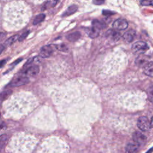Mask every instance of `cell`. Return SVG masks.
<instances>
[{
	"label": "cell",
	"mask_w": 153,
	"mask_h": 153,
	"mask_svg": "<svg viewBox=\"0 0 153 153\" xmlns=\"http://www.w3.org/2000/svg\"><path fill=\"white\" fill-rule=\"evenodd\" d=\"M29 82V80L26 76H17V77L14 79L11 83H10V86L11 87H18L25 85Z\"/></svg>",
	"instance_id": "3"
},
{
	"label": "cell",
	"mask_w": 153,
	"mask_h": 153,
	"mask_svg": "<svg viewBox=\"0 0 153 153\" xmlns=\"http://www.w3.org/2000/svg\"><path fill=\"white\" fill-rule=\"evenodd\" d=\"M11 93V90H7L3 92V93L0 94V103H1L2 101H3L4 99H6L9 96H10Z\"/></svg>",
	"instance_id": "19"
},
{
	"label": "cell",
	"mask_w": 153,
	"mask_h": 153,
	"mask_svg": "<svg viewBox=\"0 0 153 153\" xmlns=\"http://www.w3.org/2000/svg\"><path fill=\"white\" fill-rule=\"evenodd\" d=\"M139 145L136 142H129L127 144L125 148L126 152H136L138 151Z\"/></svg>",
	"instance_id": "10"
},
{
	"label": "cell",
	"mask_w": 153,
	"mask_h": 153,
	"mask_svg": "<svg viewBox=\"0 0 153 153\" xmlns=\"http://www.w3.org/2000/svg\"><path fill=\"white\" fill-rule=\"evenodd\" d=\"M128 22L125 19H119L115 21V22L113 23V28L119 31H122L125 30L128 27Z\"/></svg>",
	"instance_id": "5"
},
{
	"label": "cell",
	"mask_w": 153,
	"mask_h": 153,
	"mask_svg": "<svg viewBox=\"0 0 153 153\" xmlns=\"http://www.w3.org/2000/svg\"><path fill=\"white\" fill-rule=\"evenodd\" d=\"M80 37H81L80 32L76 31V32H73V33L70 34L68 35H67L66 38H67V40L69 41L75 42L76 41H77L78 40H79Z\"/></svg>",
	"instance_id": "12"
},
{
	"label": "cell",
	"mask_w": 153,
	"mask_h": 153,
	"mask_svg": "<svg viewBox=\"0 0 153 153\" xmlns=\"http://www.w3.org/2000/svg\"><path fill=\"white\" fill-rule=\"evenodd\" d=\"M144 72L147 75L153 78V61L146 64L144 68Z\"/></svg>",
	"instance_id": "11"
},
{
	"label": "cell",
	"mask_w": 153,
	"mask_h": 153,
	"mask_svg": "<svg viewBox=\"0 0 153 153\" xmlns=\"http://www.w3.org/2000/svg\"><path fill=\"white\" fill-rule=\"evenodd\" d=\"M147 95L149 101L153 102V86L149 87L147 90Z\"/></svg>",
	"instance_id": "20"
},
{
	"label": "cell",
	"mask_w": 153,
	"mask_h": 153,
	"mask_svg": "<svg viewBox=\"0 0 153 153\" xmlns=\"http://www.w3.org/2000/svg\"><path fill=\"white\" fill-rule=\"evenodd\" d=\"M4 49H5V47H4V45H3V44H0V54H1V53L4 51Z\"/></svg>",
	"instance_id": "29"
},
{
	"label": "cell",
	"mask_w": 153,
	"mask_h": 153,
	"mask_svg": "<svg viewBox=\"0 0 153 153\" xmlns=\"http://www.w3.org/2000/svg\"><path fill=\"white\" fill-rule=\"evenodd\" d=\"M6 63V60H3L0 61V68H2Z\"/></svg>",
	"instance_id": "28"
},
{
	"label": "cell",
	"mask_w": 153,
	"mask_h": 153,
	"mask_svg": "<svg viewBox=\"0 0 153 153\" xmlns=\"http://www.w3.org/2000/svg\"><path fill=\"white\" fill-rule=\"evenodd\" d=\"M39 71H40L39 66L35 65L31 66H28L27 69L25 71V74L29 76H35L39 73Z\"/></svg>",
	"instance_id": "8"
},
{
	"label": "cell",
	"mask_w": 153,
	"mask_h": 153,
	"mask_svg": "<svg viewBox=\"0 0 153 153\" xmlns=\"http://www.w3.org/2000/svg\"><path fill=\"white\" fill-rule=\"evenodd\" d=\"M137 126L140 130L144 132L148 131L150 129V128H151L150 122L149 121L148 119L145 116H142L139 118L138 120Z\"/></svg>",
	"instance_id": "2"
},
{
	"label": "cell",
	"mask_w": 153,
	"mask_h": 153,
	"mask_svg": "<svg viewBox=\"0 0 153 153\" xmlns=\"http://www.w3.org/2000/svg\"><path fill=\"white\" fill-rule=\"evenodd\" d=\"M3 127V124H0V130H1Z\"/></svg>",
	"instance_id": "31"
},
{
	"label": "cell",
	"mask_w": 153,
	"mask_h": 153,
	"mask_svg": "<svg viewBox=\"0 0 153 153\" xmlns=\"http://www.w3.org/2000/svg\"><path fill=\"white\" fill-rule=\"evenodd\" d=\"M136 36V32L134 30H130L124 34L123 35V40L127 43H131L133 41Z\"/></svg>",
	"instance_id": "9"
},
{
	"label": "cell",
	"mask_w": 153,
	"mask_h": 153,
	"mask_svg": "<svg viewBox=\"0 0 153 153\" xmlns=\"http://www.w3.org/2000/svg\"><path fill=\"white\" fill-rule=\"evenodd\" d=\"M105 0H93V3L95 5H102L105 3Z\"/></svg>",
	"instance_id": "24"
},
{
	"label": "cell",
	"mask_w": 153,
	"mask_h": 153,
	"mask_svg": "<svg viewBox=\"0 0 153 153\" xmlns=\"http://www.w3.org/2000/svg\"><path fill=\"white\" fill-rule=\"evenodd\" d=\"M54 48H55V46L53 45H46L43 46L40 50V56L42 58L49 57L53 53Z\"/></svg>",
	"instance_id": "4"
},
{
	"label": "cell",
	"mask_w": 153,
	"mask_h": 153,
	"mask_svg": "<svg viewBox=\"0 0 153 153\" xmlns=\"http://www.w3.org/2000/svg\"><path fill=\"white\" fill-rule=\"evenodd\" d=\"M92 26L98 28L100 30L101 29H103L104 28H105V24L103 22H100V21H99L98 20L93 21V22H92Z\"/></svg>",
	"instance_id": "18"
},
{
	"label": "cell",
	"mask_w": 153,
	"mask_h": 153,
	"mask_svg": "<svg viewBox=\"0 0 153 153\" xmlns=\"http://www.w3.org/2000/svg\"><path fill=\"white\" fill-rule=\"evenodd\" d=\"M9 137L6 134H3V135L0 136V151H1L4 148L9 141Z\"/></svg>",
	"instance_id": "14"
},
{
	"label": "cell",
	"mask_w": 153,
	"mask_h": 153,
	"mask_svg": "<svg viewBox=\"0 0 153 153\" xmlns=\"http://www.w3.org/2000/svg\"><path fill=\"white\" fill-rule=\"evenodd\" d=\"M0 117H1V114H0Z\"/></svg>",
	"instance_id": "32"
},
{
	"label": "cell",
	"mask_w": 153,
	"mask_h": 153,
	"mask_svg": "<svg viewBox=\"0 0 153 153\" xmlns=\"http://www.w3.org/2000/svg\"><path fill=\"white\" fill-rule=\"evenodd\" d=\"M29 34V31H26V32H25V33H24L23 34H22L19 37V38H18V40L19 41H22L23 40H24L25 38L28 36V34Z\"/></svg>",
	"instance_id": "23"
},
{
	"label": "cell",
	"mask_w": 153,
	"mask_h": 153,
	"mask_svg": "<svg viewBox=\"0 0 153 153\" xmlns=\"http://www.w3.org/2000/svg\"><path fill=\"white\" fill-rule=\"evenodd\" d=\"M46 18V15L44 14H40L37 15L34 20V22H33V25H36L38 24H40L41 22H42L43 21H44V19Z\"/></svg>",
	"instance_id": "16"
},
{
	"label": "cell",
	"mask_w": 153,
	"mask_h": 153,
	"mask_svg": "<svg viewBox=\"0 0 153 153\" xmlns=\"http://www.w3.org/2000/svg\"><path fill=\"white\" fill-rule=\"evenodd\" d=\"M77 10H78L77 6H76V5H72L67 9V10L62 14V16L63 17H66V16H70V15L74 14V13H75Z\"/></svg>",
	"instance_id": "15"
},
{
	"label": "cell",
	"mask_w": 153,
	"mask_h": 153,
	"mask_svg": "<svg viewBox=\"0 0 153 153\" xmlns=\"http://www.w3.org/2000/svg\"><path fill=\"white\" fill-rule=\"evenodd\" d=\"M102 14L105 16H111V15H112L114 14H115V13H114L113 11H109V10H104L102 11Z\"/></svg>",
	"instance_id": "25"
},
{
	"label": "cell",
	"mask_w": 153,
	"mask_h": 153,
	"mask_svg": "<svg viewBox=\"0 0 153 153\" xmlns=\"http://www.w3.org/2000/svg\"><path fill=\"white\" fill-rule=\"evenodd\" d=\"M19 37V35H13V36L10 37L5 41V46H11V44L14 43L18 40Z\"/></svg>",
	"instance_id": "17"
},
{
	"label": "cell",
	"mask_w": 153,
	"mask_h": 153,
	"mask_svg": "<svg viewBox=\"0 0 153 153\" xmlns=\"http://www.w3.org/2000/svg\"><path fill=\"white\" fill-rule=\"evenodd\" d=\"M55 48L59 51H64V52H67L68 51V48L66 46L65 44H59V45H56Z\"/></svg>",
	"instance_id": "21"
},
{
	"label": "cell",
	"mask_w": 153,
	"mask_h": 153,
	"mask_svg": "<svg viewBox=\"0 0 153 153\" xmlns=\"http://www.w3.org/2000/svg\"><path fill=\"white\" fill-rule=\"evenodd\" d=\"M132 50L135 53L142 54L146 52L148 50L149 47L146 43L144 41H139L135 43L132 45Z\"/></svg>",
	"instance_id": "1"
},
{
	"label": "cell",
	"mask_w": 153,
	"mask_h": 153,
	"mask_svg": "<svg viewBox=\"0 0 153 153\" xmlns=\"http://www.w3.org/2000/svg\"><path fill=\"white\" fill-rule=\"evenodd\" d=\"M150 125L151 127H153V117L151 118V120L150 121Z\"/></svg>",
	"instance_id": "30"
},
{
	"label": "cell",
	"mask_w": 153,
	"mask_h": 153,
	"mask_svg": "<svg viewBox=\"0 0 153 153\" xmlns=\"http://www.w3.org/2000/svg\"><path fill=\"white\" fill-rule=\"evenodd\" d=\"M99 32H100V29L92 26V27L89 29L88 35L90 38H95L99 36Z\"/></svg>",
	"instance_id": "13"
},
{
	"label": "cell",
	"mask_w": 153,
	"mask_h": 153,
	"mask_svg": "<svg viewBox=\"0 0 153 153\" xmlns=\"http://www.w3.org/2000/svg\"><path fill=\"white\" fill-rule=\"evenodd\" d=\"M59 1V0H52L51 2L50 3V7H54L58 2Z\"/></svg>",
	"instance_id": "26"
},
{
	"label": "cell",
	"mask_w": 153,
	"mask_h": 153,
	"mask_svg": "<svg viewBox=\"0 0 153 153\" xmlns=\"http://www.w3.org/2000/svg\"><path fill=\"white\" fill-rule=\"evenodd\" d=\"M6 37V34L4 33H0V41H1Z\"/></svg>",
	"instance_id": "27"
},
{
	"label": "cell",
	"mask_w": 153,
	"mask_h": 153,
	"mask_svg": "<svg viewBox=\"0 0 153 153\" xmlns=\"http://www.w3.org/2000/svg\"><path fill=\"white\" fill-rule=\"evenodd\" d=\"M141 4L143 6H151L153 7V0H141Z\"/></svg>",
	"instance_id": "22"
},
{
	"label": "cell",
	"mask_w": 153,
	"mask_h": 153,
	"mask_svg": "<svg viewBox=\"0 0 153 153\" xmlns=\"http://www.w3.org/2000/svg\"><path fill=\"white\" fill-rule=\"evenodd\" d=\"M133 141L137 143L139 146L144 145L147 140L146 137L139 132H135L133 134Z\"/></svg>",
	"instance_id": "7"
},
{
	"label": "cell",
	"mask_w": 153,
	"mask_h": 153,
	"mask_svg": "<svg viewBox=\"0 0 153 153\" xmlns=\"http://www.w3.org/2000/svg\"><path fill=\"white\" fill-rule=\"evenodd\" d=\"M105 36L112 41H117L121 37L120 33L114 29H109L105 33Z\"/></svg>",
	"instance_id": "6"
}]
</instances>
